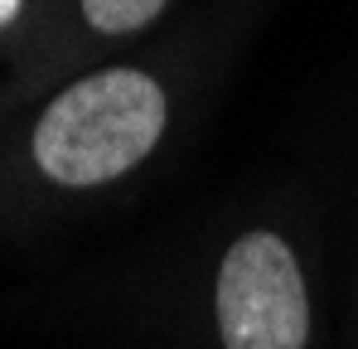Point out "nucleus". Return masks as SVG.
<instances>
[{
  "mask_svg": "<svg viewBox=\"0 0 358 349\" xmlns=\"http://www.w3.org/2000/svg\"><path fill=\"white\" fill-rule=\"evenodd\" d=\"M165 10V0H83V15L92 29L102 34H126V29H141L145 20H155Z\"/></svg>",
  "mask_w": 358,
  "mask_h": 349,
  "instance_id": "7ed1b4c3",
  "label": "nucleus"
},
{
  "mask_svg": "<svg viewBox=\"0 0 358 349\" xmlns=\"http://www.w3.org/2000/svg\"><path fill=\"white\" fill-rule=\"evenodd\" d=\"M165 131V93L136 73L107 68L73 83L34 126V160L59 184H107L126 174Z\"/></svg>",
  "mask_w": 358,
  "mask_h": 349,
  "instance_id": "f257e3e1",
  "label": "nucleus"
},
{
  "mask_svg": "<svg viewBox=\"0 0 358 349\" xmlns=\"http://www.w3.org/2000/svg\"><path fill=\"white\" fill-rule=\"evenodd\" d=\"M218 330L228 349H305L310 301L276 233H247L228 247L218 272Z\"/></svg>",
  "mask_w": 358,
  "mask_h": 349,
  "instance_id": "f03ea898",
  "label": "nucleus"
},
{
  "mask_svg": "<svg viewBox=\"0 0 358 349\" xmlns=\"http://www.w3.org/2000/svg\"><path fill=\"white\" fill-rule=\"evenodd\" d=\"M20 5H24V0H0V25H10V20L20 15Z\"/></svg>",
  "mask_w": 358,
  "mask_h": 349,
  "instance_id": "20e7f679",
  "label": "nucleus"
}]
</instances>
